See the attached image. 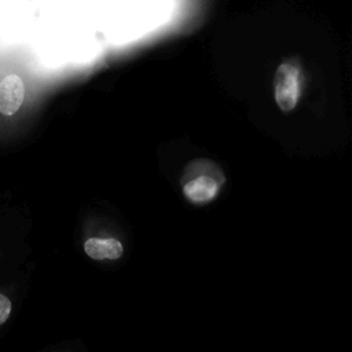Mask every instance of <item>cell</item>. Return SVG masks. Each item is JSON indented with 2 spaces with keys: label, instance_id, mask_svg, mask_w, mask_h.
Returning <instances> with one entry per match:
<instances>
[{
  "label": "cell",
  "instance_id": "cell-1",
  "mask_svg": "<svg viewBox=\"0 0 352 352\" xmlns=\"http://www.w3.org/2000/svg\"><path fill=\"white\" fill-rule=\"evenodd\" d=\"M301 74L300 67L293 62H283L274 76V96L283 113L292 111L300 99Z\"/></svg>",
  "mask_w": 352,
  "mask_h": 352
},
{
  "label": "cell",
  "instance_id": "cell-2",
  "mask_svg": "<svg viewBox=\"0 0 352 352\" xmlns=\"http://www.w3.org/2000/svg\"><path fill=\"white\" fill-rule=\"evenodd\" d=\"M221 182L212 175H192L183 180V194L192 204H206L216 198Z\"/></svg>",
  "mask_w": 352,
  "mask_h": 352
},
{
  "label": "cell",
  "instance_id": "cell-3",
  "mask_svg": "<svg viewBox=\"0 0 352 352\" xmlns=\"http://www.w3.org/2000/svg\"><path fill=\"white\" fill-rule=\"evenodd\" d=\"M25 99V85L19 76L8 74L0 81V113L15 114Z\"/></svg>",
  "mask_w": 352,
  "mask_h": 352
},
{
  "label": "cell",
  "instance_id": "cell-4",
  "mask_svg": "<svg viewBox=\"0 0 352 352\" xmlns=\"http://www.w3.org/2000/svg\"><path fill=\"white\" fill-rule=\"evenodd\" d=\"M84 250L94 260H117L122 256L124 248L114 238H89L84 243Z\"/></svg>",
  "mask_w": 352,
  "mask_h": 352
},
{
  "label": "cell",
  "instance_id": "cell-5",
  "mask_svg": "<svg viewBox=\"0 0 352 352\" xmlns=\"http://www.w3.org/2000/svg\"><path fill=\"white\" fill-rule=\"evenodd\" d=\"M199 173H205V175H212L214 176L217 180H220L221 183L224 182V175L221 172V169L210 162V161H206V160H198V161H194L188 165V168L186 169V175L188 176H192V175H199Z\"/></svg>",
  "mask_w": 352,
  "mask_h": 352
},
{
  "label": "cell",
  "instance_id": "cell-6",
  "mask_svg": "<svg viewBox=\"0 0 352 352\" xmlns=\"http://www.w3.org/2000/svg\"><path fill=\"white\" fill-rule=\"evenodd\" d=\"M11 314V301L4 294H0V324H3Z\"/></svg>",
  "mask_w": 352,
  "mask_h": 352
}]
</instances>
